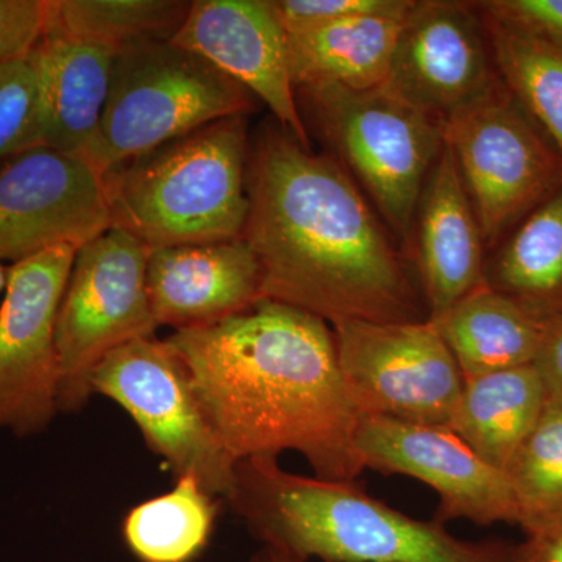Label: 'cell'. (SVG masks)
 Returning <instances> with one entry per match:
<instances>
[{"instance_id": "cell-1", "label": "cell", "mask_w": 562, "mask_h": 562, "mask_svg": "<svg viewBox=\"0 0 562 562\" xmlns=\"http://www.w3.org/2000/svg\"><path fill=\"white\" fill-rule=\"evenodd\" d=\"M247 192L243 238L260 262L262 297L331 327L428 319L386 225L330 155L266 125L249 149Z\"/></svg>"}, {"instance_id": "cell-2", "label": "cell", "mask_w": 562, "mask_h": 562, "mask_svg": "<svg viewBox=\"0 0 562 562\" xmlns=\"http://www.w3.org/2000/svg\"><path fill=\"white\" fill-rule=\"evenodd\" d=\"M166 342L236 462L297 452L328 482L353 483L366 471L355 449L362 417L344 384L331 325L321 317L261 299Z\"/></svg>"}, {"instance_id": "cell-3", "label": "cell", "mask_w": 562, "mask_h": 562, "mask_svg": "<svg viewBox=\"0 0 562 562\" xmlns=\"http://www.w3.org/2000/svg\"><path fill=\"white\" fill-rule=\"evenodd\" d=\"M228 505L261 546L308 562H514V546L464 541L438 520L376 501L357 483L284 471L279 458L236 462Z\"/></svg>"}, {"instance_id": "cell-4", "label": "cell", "mask_w": 562, "mask_h": 562, "mask_svg": "<svg viewBox=\"0 0 562 562\" xmlns=\"http://www.w3.org/2000/svg\"><path fill=\"white\" fill-rule=\"evenodd\" d=\"M249 116L225 117L103 172L113 227L149 249L241 238Z\"/></svg>"}, {"instance_id": "cell-5", "label": "cell", "mask_w": 562, "mask_h": 562, "mask_svg": "<svg viewBox=\"0 0 562 562\" xmlns=\"http://www.w3.org/2000/svg\"><path fill=\"white\" fill-rule=\"evenodd\" d=\"M295 98L303 122L312 120L392 235L412 241L422 191L446 146L442 125L386 87L312 85Z\"/></svg>"}, {"instance_id": "cell-6", "label": "cell", "mask_w": 562, "mask_h": 562, "mask_svg": "<svg viewBox=\"0 0 562 562\" xmlns=\"http://www.w3.org/2000/svg\"><path fill=\"white\" fill-rule=\"evenodd\" d=\"M257 99L172 41L117 52L109 101L85 160L103 173L225 117L249 116Z\"/></svg>"}, {"instance_id": "cell-7", "label": "cell", "mask_w": 562, "mask_h": 562, "mask_svg": "<svg viewBox=\"0 0 562 562\" xmlns=\"http://www.w3.org/2000/svg\"><path fill=\"white\" fill-rule=\"evenodd\" d=\"M442 127L491 249L562 187L560 151L502 79Z\"/></svg>"}, {"instance_id": "cell-8", "label": "cell", "mask_w": 562, "mask_h": 562, "mask_svg": "<svg viewBox=\"0 0 562 562\" xmlns=\"http://www.w3.org/2000/svg\"><path fill=\"white\" fill-rule=\"evenodd\" d=\"M149 247L111 227L76 251L57 317L60 413L90 402L103 358L158 330L147 290Z\"/></svg>"}, {"instance_id": "cell-9", "label": "cell", "mask_w": 562, "mask_h": 562, "mask_svg": "<svg viewBox=\"0 0 562 562\" xmlns=\"http://www.w3.org/2000/svg\"><path fill=\"white\" fill-rule=\"evenodd\" d=\"M92 391L121 406L151 452L173 475H192L217 498H231L236 461L210 427L190 371L168 342L136 339L95 368Z\"/></svg>"}, {"instance_id": "cell-10", "label": "cell", "mask_w": 562, "mask_h": 562, "mask_svg": "<svg viewBox=\"0 0 562 562\" xmlns=\"http://www.w3.org/2000/svg\"><path fill=\"white\" fill-rule=\"evenodd\" d=\"M331 328L361 417L449 427L464 380L435 322L347 321Z\"/></svg>"}, {"instance_id": "cell-11", "label": "cell", "mask_w": 562, "mask_h": 562, "mask_svg": "<svg viewBox=\"0 0 562 562\" xmlns=\"http://www.w3.org/2000/svg\"><path fill=\"white\" fill-rule=\"evenodd\" d=\"M76 247L40 251L7 268L0 305V430L40 435L60 413L57 317Z\"/></svg>"}, {"instance_id": "cell-12", "label": "cell", "mask_w": 562, "mask_h": 562, "mask_svg": "<svg viewBox=\"0 0 562 562\" xmlns=\"http://www.w3.org/2000/svg\"><path fill=\"white\" fill-rule=\"evenodd\" d=\"M113 227L103 173L79 155L36 146L0 162V262L80 249Z\"/></svg>"}, {"instance_id": "cell-13", "label": "cell", "mask_w": 562, "mask_h": 562, "mask_svg": "<svg viewBox=\"0 0 562 562\" xmlns=\"http://www.w3.org/2000/svg\"><path fill=\"white\" fill-rule=\"evenodd\" d=\"M355 449L364 469L412 476L436 491L438 522L519 524L506 472L484 461L447 425L362 417Z\"/></svg>"}, {"instance_id": "cell-14", "label": "cell", "mask_w": 562, "mask_h": 562, "mask_svg": "<svg viewBox=\"0 0 562 562\" xmlns=\"http://www.w3.org/2000/svg\"><path fill=\"white\" fill-rule=\"evenodd\" d=\"M498 80L475 2L414 0L384 87L443 125Z\"/></svg>"}, {"instance_id": "cell-15", "label": "cell", "mask_w": 562, "mask_h": 562, "mask_svg": "<svg viewBox=\"0 0 562 562\" xmlns=\"http://www.w3.org/2000/svg\"><path fill=\"white\" fill-rule=\"evenodd\" d=\"M171 41L246 88L312 149L291 79L288 35L271 0H194Z\"/></svg>"}, {"instance_id": "cell-16", "label": "cell", "mask_w": 562, "mask_h": 562, "mask_svg": "<svg viewBox=\"0 0 562 562\" xmlns=\"http://www.w3.org/2000/svg\"><path fill=\"white\" fill-rule=\"evenodd\" d=\"M147 290L158 327H206L262 297L261 266L246 239L150 249Z\"/></svg>"}, {"instance_id": "cell-17", "label": "cell", "mask_w": 562, "mask_h": 562, "mask_svg": "<svg viewBox=\"0 0 562 562\" xmlns=\"http://www.w3.org/2000/svg\"><path fill=\"white\" fill-rule=\"evenodd\" d=\"M413 235L428 319L436 322L486 283L482 227L447 144L422 191Z\"/></svg>"}, {"instance_id": "cell-18", "label": "cell", "mask_w": 562, "mask_h": 562, "mask_svg": "<svg viewBox=\"0 0 562 562\" xmlns=\"http://www.w3.org/2000/svg\"><path fill=\"white\" fill-rule=\"evenodd\" d=\"M40 87V146L83 157L109 101L116 52L44 25L31 52Z\"/></svg>"}, {"instance_id": "cell-19", "label": "cell", "mask_w": 562, "mask_h": 562, "mask_svg": "<svg viewBox=\"0 0 562 562\" xmlns=\"http://www.w3.org/2000/svg\"><path fill=\"white\" fill-rule=\"evenodd\" d=\"M406 13L350 18L288 36L295 90L312 85L350 90L384 87Z\"/></svg>"}, {"instance_id": "cell-20", "label": "cell", "mask_w": 562, "mask_h": 562, "mask_svg": "<svg viewBox=\"0 0 562 562\" xmlns=\"http://www.w3.org/2000/svg\"><path fill=\"white\" fill-rule=\"evenodd\" d=\"M435 324L462 380L535 364L547 327L487 283L461 299Z\"/></svg>"}, {"instance_id": "cell-21", "label": "cell", "mask_w": 562, "mask_h": 562, "mask_svg": "<svg viewBox=\"0 0 562 562\" xmlns=\"http://www.w3.org/2000/svg\"><path fill=\"white\" fill-rule=\"evenodd\" d=\"M549 386L535 364L464 380L449 427L484 461L506 472L538 424Z\"/></svg>"}, {"instance_id": "cell-22", "label": "cell", "mask_w": 562, "mask_h": 562, "mask_svg": "<svg viewBox=\"0 0 562 562\" xmlns=\"http://www.w3.org/2000/svg\"><path fill=\"white\" fill-rule=\"evenodd\" d=\"M484 281L543 324L562 317V187L498 244Z\"/></svg>"}, {"instance_id": "cell-23", "label": "cell", "mask_w": 562, "mask_h": 562, "mask_svg": "<svg viewBox=\"0 0 562 562\" xmlns=\"http://www.w3.org/2000/svg\"><path fill=\"white\" fill-rule=\"evenodd\" d=\"M220 514V498L192 475L138 503L122 520V539L139 562H192L209 547Z\"/></svg>"}, {"instance_id": "cell-24", "label": "cell", "mask_w": 562, "mask_h": 562, "mask_svg": "<svg viewBox=\"0 0 562 562\" xmlns=\"http://www.w3.org/2000/svg\"><path fill=\"white\" fill-rule=\"evenodd\" d=\"M191 2L181 0H46V27L116 52L171 41Z\"/></svg>"}, {"instance_id": "cell-25", "label": "cell", "mask_w": 562, "mask_h": 562, "mask_svg": "<svg viewBox=\"0 0 562 562\" xmlns=\"http://www.w3.org/2000/svg\"><path fill=\"white\" fill-rule=\"evenodd\" d=\"M482 18L498 76L562 158V47Z\"/></svg>"}, {"instance_id": "cell-26", "label": "cell", "mask_w": 562, "mask_h": 562, "mask_svg": "<svg viewBox=\"0 0 562 562\" xmlns=\"http://www.w3.org/2000/svg\"><path fill=\"white\" fill-rule=\"evenodd\" d=\"M519 527L536 535L562 524V395L549 390L538 424L506 469Z\"/></svg>"}, {"instance_id": "cell-27", "label": "cell", "mask_w": 562, "mask_h": 562, "mask_svg": "<svg viewBox=\"0 0 562 562\" xmlns=\"http://www.w3.org/2000/svg\"><path fill=\"white\" fill-rule=\"evenodd\" d=\"M40 87L31 54L0 63V162L40 146Z\"/></svg>"}, {"instance_id": "cell-28", "label": "cell", "mask_w": 562, "mask_h": 562, "mask_svg": "<svg viewBox=\"0 0 562 562\" xmlns=\"http://www.w3.org/2000/svg\"><path fill=\"white\" fill-rule=\"evenodd\" d=\"M414 0H271L273 11L288 36L316 31L325 25L368 16L402 14Z\"/></svg>"}, {"instance_id": "cell-29", "label": "cell", "mask_w": 562, "mask_h": 562, "mask_svg": "<svg viewBox=\"0 0 562 562\" xmlns=\"http://www.w3.org/2000/svg\"><path fill=\"white\" fill-rule=\"evenodd\" d=\"M475 5L491 20L562 47V0H487Z\"/></svg>"}, {"instance_id": "cell-30", "label": "cell", "mask_w": 562, "mask_h": 562, "mask_svg": "<svg viewBox=\"0 0 562 562\" xmlns=\"http://www.w3.org/2000/svg\"><path fill=\"white\" fill-rule=\"evenodd\" d=\"M46 24V0H0V63L31 54Z\"/></svg>"}, {"instance_id": "cell-31", "label": "cell", "mask_w": 562, "mask_h": 562, "mask_svg": "<svg viewBox=\"0 0 562 562\" xmlns=\"http://www.w3.org/2000/svg\"><path fill=\"white\" fill-rule=\"evenodd\" d=\"M535 366L549 390L562 395V317L547 324Z\"/></svg>"}, {"instance_id": "cell-32", "label": "cell", "mask_w": 562, "mask_h": 562, "mask_svg": "<svg viewBox=\"0 0 562 562\" xmlns=\"http://www.w3.org/2000/svg\"><path fill=\"white\" fill-rule=\"evenodd\" d=\"M514 562H562V524L514 546Z\"/></svg>"}, {"instance_id": "cell-33", "label": "cell", "mask_w": 562, "mask_h": 562, "mask_svg": "<svg viewBox=\"0 0 562 562\" xmlns=\"http://www.w3.org/2000/svg\"><path fill=\"white\" fill-rule=\"evenodd\" d=\"M250 562H305L299 558L291 557V554L280 552V550L272 549V547L261 546L260 550L251 557Z\"/></svg>"}, {"instance_id": "cell-34", "label": "cell", "mask_w": 562, "mask_h": 562, "mask_svg": "<svg viewBox=\"0 0 562 562\" xmlns=\"http://www.w3.org/2000/svg\"><path fill=\"white\" fill-rule=\"evenodd\" d=\"M7 284V266L0 262V292L5 290Z\"/></svg>"}]
</instances>
